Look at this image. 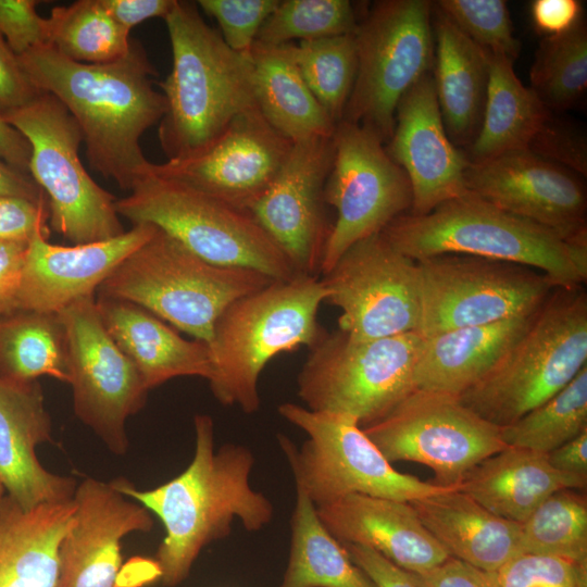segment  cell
<instances>
[{"mask_svg":"<svg viewBox=\"0 0 587 587\" xmlns=\"http://www.w3.org/2000/svg\"><path fill=\"white\" fill-rule=\"evenodd\" d=\"M29 82L54 96L76 121L90 166L130 191L151 166L141 148L143 133L166 112L153 88L158 73L143 47L132 41L121 59L75 62L47 45L17 55Z\"/></svg>","mask_w":587,"mask_h":587,"instance_id":"6da1fadb","label":"cell"},{"mask_svg":"<svg viewBox=\"0 0 587 587\" xmlns=\"http://www.w3.org/2000/svg\"><path fill=\"white\" fill-rule=\"evenodd\" d=\"M195 453L190 464L171 480L139 490L124 477L111 484L162 522L165 536L155 560L166 587L182 584L204 547L227 537L238 520L247 532L271 523L270 499L252 488L254 455L246 446L214 447V423L208 414L193 417Z\"/></svg>","mask_w":587,"mask_h":587,"instance_id":"7a4b0ae2","label":"cell"},{"mask_svg":"<svg viewBox=\"0 0 587 587\" xmlns=\"http://www.w3.org/2000/svg\"><path fill=\"white\" fill-rule=\"evenodd\" d=\"M173 65L158 83L166 100L159 122L167 161L207 150L241 112L257 107L249 53L233 51L195 2L176 0L164 18Z\"/></svg>","mask_w":587,"mask_h":587,"instance_id":"3957f363","label":"cell"},{"mask_svg":"<svg viewBox=\"0 0 587 587\" xmlns=\"http://www.w3.org/2000/svg\"><path fill=\"white\" fill-rule=\"evenodd\" d=\"M326 289L316 276L273 280L246 295L218 316L208 344L214 398L247 414L261 405L259 378L277 354L312 347L322 336L316 315Z\"/></svg>","mask_w":587,"mask_h":587,"instance_id":"277c9868","label":"cell"},{"mask_svg":"<svg viewBox=\"0 0 587 587\" xmlns=\"http://www.w3.org/2000/svg\"><path fill=\"white\" fill-rule=\"evenodd\" d=\"M587 365V294L557 287L516 344L460 401L503 427L564 388Z\"/></svg>","mask_w":587,"mask_h":587,"instance_id":"5b68a950","label":"cell"},{"mask_svg":"<svg viewBox=\"0 0 587 587\" xmlns=\"http://www.w3.org/2000/svg\"><path fill=\"white\" fill-rule=\"evenodd\" d=\"M273 280L253 270L211 264L157 227L98 291L133 302L209 344L218 316L229 304Z\"/></svg>","mask_w":587,"mask_h":587,"instance_id":"8992f818","label":"cell"},{"mask_svg":"<svg viewBox=\"0 0 587 587\" xmlns=\"http://www.w3.org/2000/svg\"><path fill=\"white\" fill-rule=\"evenodd\" d=\"M382 234L414 261L447 253L464 254L535 268L559 287L580 286L587 280L558 235L469 190L427 214H402Z\"/></svg>","mask_w":587,"mask_h":587,"instance_id":"52a82bcc","label":"cell"},{"mask_svg":"<svg viewBox=\"0 0 587 587\" xmlns=\"http://www.w3.org/2000/svg\"><path fill=\"white\" fill-rule=\"evenodd\" d=\"M151 166L127 197L116 200L118 215L133 225H154L214 265L249 268L275 280L299 275L249 211Z\"/></svg>","mask_w":587,"mask_h":587,"instance_id":"ba28073f","label":"cell"},{"mask_svg":"<svg viewBox=\"0 0 587 587\" xmlns=\"http://www.w3.org/2000/svg\"><path fill=\"white\" fill-rule=\"evenodd\" d=\"M278 413L308 438L298 449L287 437L279 445L296 488L321 507L359 494L411 502L457 487H442L394 469L352 417L312 411L285 402Z\"/></svg>","mask_w":587,"mask_h":587,"instance_id":"9c48e42d","label":"cell"},{"mask_svg":"<svg viewBox=\"0 0 587 587\" xmlns=\"http://www.w3.org/2000/svg\"><path fill=\"white\" fill-rule=\"evenodd\" d=\"M424 344L417 333L354 339L323 332L298 375L305 408L342 414L361 427L389 413L414 390V369Z\"/></svg>","mask_w":587,"mask_h":587,"instance_id":"30bf717a","label":"cell"},{"mask_svg":"<svg viewBox=\"0 0 587 587\" xmlns=\"http://www.w3.org/2000/svg\"><path fill=\"white\" fill-rule=\"evenodd\" d=\"M30 146L29 175L43 191L51 228L74 245L103 241L125 229L116 198L86 172L78 149L80 129L66 108L41 92L3 117Z\"/></svg>","mask_w":587,"mask_h":587,"instance_id":"8fae6325","label":"cell"},{"mask_svg":"<svg viewBox=\"0 0 587 587\" xmlns=\"http://www.w3.org/2000/svg\"><path fill=\"white\" fill-rule=\"evenodd\" d=\"M433 8L428 0H380L359 20L357 74L344 121L389 141L400 99L434 62Z\"/></svg>","mask_w":587,"mask_h":587,"instance_id":"7c38bea8","label":"cell"},{"mask_svg":"<svg viewBox=\"0 0 587 587\" xmlns=\"http://www.w3.org/2000/svg\"><path fill=\"white\" fill-rule=\"evenodd\" d=\"M423 337L537 312L557 286L535 268L464 254L416 261Z\"/></svg>","mask_w":587,"mask_h":587,"instance_id":"4fadbf2b","label":"cell"},{"mask_svg":"<svg viewBox=\"0 0 587 587\" xmlns=\"http://www.w3.org/2000/svg\"><path fill=\"white\" fill-rule=\"evenodd\" d=\"M390 462L429 467L442 487H457L480 461L508 447L500 427L458 396L414 389L380 420L362 427Z\"/></svg>","mask_w":587,"mask_h":587,"instance_id":"5bb4252c","label":"cell"},{"mask_svg":"<svg viewBox=\"0 0 587 587\" xmlns=\"http://www.w3.org/2000/svg\"><path fill=\"white\" fill-rule=\"evenodd\" d=\"M334 160L324 201L335 208L320 273L325 275L353 243L382 233L412 208V188L383 140L370 128L340 121L333 134Z\"/></svg>","mask_w":587,"mask_h":587,"instance_id":"9a60e30c","label":"cell"},{"mask_svg":"<svg viewBox=\"0 0 587 587\" xmlns=\"http://www.w3.org/2000/svg\"><path fill=\"white\" fill-rule=\"evenodd\" d=\"M75 415L116 455L128 451L126 421L146 403L148 389L134 363L108 333L93 296L61 310Z\"/></svg>","mask_w":587,"mask_h":587,"instance_id":"2e32d148","label":"cell"},{"mask_svg":"<svg viewBox=\"0 0 587 587\" xmlns=\"http://www.w3.org/2000/svg\"><path fill=\"white\" fill-rule=\"evenodd\" d=\"M321 280L327 292L325 302L341 310L338 329L349 337L419 333L417 263L382 233L353 243Z\"/></svg>","mask_w":587,"mask_h":587,"instance_id":"e0dca14e","label":"cell"},{"mask_svg":"<svg viewBox=\"0 0 587 587\" xmlns=\"http://www.w3.org/2000/svg\"><path fill=\"white\" fill-rule=\"evenodd\" d=\"M333 160V136L294 142L278 174L249 210L299 275L320 272L332 227L324 187Z\"/></svg>","mask_w":587,"mask_h":587,"instance_id":"ac0fdd59","label":"cell"},{"mask_svg":"<svg viewBox=\"0 0 587 587\" xmlns=\"http://www.w3.org/2000/svg\"><path fill=\"white\" fill-rule=\"evenodd\" d=\"M466 189L566 241L587 230V197L576 173L528 150L469 162Z\"/></svg>","mask_w":587,"mask_h":587,"instance_id":"d6986e66","label":"cell"},{"mask_svg":"<svg viewBox=\"0 0 587 587\" xmlns=\"http://www.w3.org/2000/svg\"><path fill=\"white\" fill-rule=\"evenodd\" d=\"M292 145L253 107L238 114L200 154L152 163L151 168L249 211L278 174Z\"/></svg>","mask_w":587,"mask_h":587,"instance_id":"ffe728a7","label":"cell"},{"mask_svg":"<svg viewBox=\"0 0 587 587\" xmlns=\"http://www.w3.org/2000/svg\"><path fill=\"white\" fill-rule=\"evenodd\" d=\"M387 143V153L405 172L411 184L409 213L427 214L467 192L464 171L469 160L448 137L430 72L400 99L394 133Z\"/></svg>","mask_w":587,"mask_h":587,"instance_id":"44dd1931","label":"cell"},{"mask_svg":"<svg viewBox=\"0 0 587 587\" xmlns=\"http://www.w3.org/2000/svg\"><path fill=\"white\" fill-rule=\"evenodd\" d=\"M74 522L59 550L57 587H115L121 540L153 527L150 511L112 484L92 477L76 486Z\"/></svg>","mask_w":587,"mask_h":587,"instance_id":"7402d4cb","label":"cell"},{"mask_svg":"<svg viewBox=\"0 0 587 587\" xmlns=\"http://www.w3.org/2000/svg\"><path fill=\"white\" fill-rule=\"evenodd\" d=\"M155 229L151 224H137L114 238L73 246L53 245L47 240L49 232L36 233L27 248L17 310L59 313L74 301L93 296Z\"/></svg>","mask_w":587,"mask_h":587,"instance_id":"603a6c76","label":"cell"},{"mask_svg":"<svg viewBox=\"0 0 587 587\" xmlns=\"http://www.w3.org/2000/svg\"><path fill=\"white\" fill-rule=\"evenodd\" d=\"M51 435L38 380L16 383L0 377V485L25 511L73 499L76 480L51 473L36 455V448L51 441Z\"/></svg>","mask_w":587,"mask_h":587,"instance_id":"cb8c5ba5","label":"cell"},{"mask_svg":"<svg viewBox=\"0 0 587 587\" xmlns=\"http://www.w3.org/2000/svg\"><path fill=\"white\" fill-rule=\"evenodd\" d=\"M316 512L340 544L370 548L409 572L424 573L449 558L410 502L353 494Z\"/></svg>","mask_w":587,"mask_h":587,"instance_id":"d4e9b609","label":"cell"},{"mask_svg":"<svg viewBox=\"0 0 587 587\" xmlns=\"http://www.w3.org/2000/svg\"><path fill=\"white\" fill-rule=\"evenodd\" d=\"M108 333L138 370L148 390L179 376H211L208 344L179 336L163 320L126 300L99 296Z\"/></svg>","mask_w":587,"mask_h":587,"instance_id":"484cf974","label":"cell"},{"mask_svg":"<svg viewBox=\"0 0 587 587\" xmlns=\"http://www.w3.org/2000/svg\"><path fill=\"white\" fill-rule=\"evenodd\" d=\"M432 28L433 82L441 118L451 142L465 151L483 121L489 80L488 54L437 8Z\"/></svg>","mask_w":587,"mask_h":587,"instance_id":"4316f807","label":"cell"},{"mask_svg":"<svg viewBox=\"0 0 587 587\" xmlns=\"http://www.w3.org/2000/svg\"><path fill=\"white\" fill-rule=\"evenodd\" d=\"M449 557L494 573L521 551V524L500 517L458 488L410 502Z\"/></svg>","mask_w":587,"mask_h":587,"instance_id":"83f0119b","label":"cell"},{"mask_svg":"<svg viewBox=\"0 0 587 587\" xmlns=\"http://www.w3.org/2000/svg\"><path fill=\"white\" fill-rule=\"evenodd\" d=\"M537 312L424 337L414 369V389L459 397L505 355L528 329Z\"/></svg>","mask_w":587,"mask_h":587,"instance_id":"f1b7e54d","label":"cell"},{"mask_svg":"<svg viewBox=\"0 0 587 587\" xmlns=\"http://www.w3.org/2000/svg\"><path fill=\"white\" fill-rule=\"evenodd\" d=\"M587 477L553 469L547 453L505 447L471 469L457 488L494 514L523 523L550 495L585 490Z\"/></svg>","mask_w":587,"mask_h":587,"instance_id":"f546056e","label":"cell"},{"mask_svg":"<svg viewBox=\"0 0 587 587\" xmlns=\"http://www.w3.org/2000/svg\"><path fill=\"white\" fill-rule=\"evenodd\" d=\"M74 513L73 499L25 511L0 496V587H57L58 550Z\"/></svg>","mask_w":587,"mask_h":587,"instance_id":"4dcf8cb0","label":"cell"},{"mask_svg":"<svg viewBox=\"0 0 587 587\" xmlns=\"http://www.w3.org/2000/svg\"><path fill=\"white\" fill-rule=\"evenodd\" d=\"M250 58L257 107L277 132L292 142L333 136L336 124L304 83L288 43L255 41Z\"/></svg>","mask_w":587,"mask_h":587,"instance_id":"1f68e13d","label":"cell"},{"mask_svg":"<svg viewBox=\"0 0 587 587\" xmlns=\"http://www.w3.org/2000/svg\"><path fill=\"white\" fill-rule=\"evenodd\" d=\"M489 80L479 132L463 151L469 162H480L507 152L527 150L552 112L532 88L524 86L509 58L487 51Z\"/></svg>","mask_w":587,"mask_h":587,"instance_id":"d6a6232c","label":"cell"},{"mask_svg":"<svg viewBox=\"0 0 587 587\" xmlns=\"http://www.w3.org/2000/svg\"><path fill=\"white\" fill-rule=\"evenodd\" d=\"M288 565L279 587H376L321 522L315 504L296 488Z\"/></svg>","mask_w":587,"mask_h":587,"instance_id":"836d02e7","label":"cell"},{"mask_svg":"<svg viewBox=\"0 0 587 587\" xmlns=\"http://www.w3.org/2000/svg\"><path fill=\"white\" fill-rule=\"evenodd\" d=\"M43 375L68 382L67 339L59 314L17 310L0 317V377L29 383Z\"/></svg>","mask_w":587,"mask_h":587,"instance_id":"e575fe53","label":"cell"},{"mask_svg":"<svg viewBox=\"0 0 587 587\" xmlns=\"http://www.w3.org/2000/svg\"><path fill=\"white\" fill-rule=\"evenodd\" d=\"M129 33L108 13L101 0H78L52 8L47 18V46L75 62L102 64L123 58Z\"/></svg>","mask_w":587,"mask_h":587,"instance_id":"d590c367","label":"cell"},{"mask_svg":"<svg viewBox=\"0 0 587 587\" xmlns=\"http://www.w3.org/2000/svg\"><path fill=\"white\" fill-rule=\"evenodd\" d=\"M532 89L550 112L573 108L587 87V27L583 17L569 30L546 36L529 72Z\"/></svg>","mask_w":587,"mask_h":587,"instance_id":"8d00e7d4","label":"cell"},{"mask_svg":"<svg viewBox=\"0 0 587 587\" xmlns=\"http://www.w3.org/2000/svg\"><path fill=\"white\" fill-rule=\"evenodd\" d=\"M587 429V365L559 392L500 427L509 447L548 453Z\"/></svg>","mask_w":587,"mask_h":587,"instance_id":"74e56055","label":"cell"},{"mask_svg":"<svg viewBox=\"0 0 587 587\" xmlns=\"http://www.w3.org/2000/svg\"><path fill=\"white\" fill-rule=\"evenodd\" d=\"M288 45L304 83L337 125L344 117L357 74L353 34Z\"/></svg>","mask_w":587,"mask_h":587,"instance_id":"f35d334b","label":"cell"},{"mask_svg":"<svg viewBox=\"0 0 587 587\" xmlns=\"http://www.w3.org/2000/svg\"><path fill=\"white\" fill-rule=\"evenodd\" d=\"M521 551L587 562L586 495L562 489L546 498L521 523Z\"/></svg>","mask_w":587,"mask_h":587,"instance_id":"ab89813d","label":"cell"},{"mask_svg":"<svg viewBox=\"0 0 587 587\" xmlns=\"http://www.w3.org/2000/svg\"><path fill=\"white\" fill-rule=\"evenodd\" d=\"M360 17L348 0H279L260 28L257 42L280 46L354 34Z\"/></svg>","mask_w":587,"mask_h":587,"instance_id":"60d3db41","label":"cell"},{"mask_svg":"<svg viewBox=\"0 0 587 587\" xmlns=\"http://www.w3.org/2000/svg\"><path fill=\"white\" fill-rule=\"evenodd\" d=\"M436 8L463 34L486 51L512 60L522 45L514 29L507 2L503 0H439Z\"/></svg>","mask_w":587,"mask_h":587,"instance_id":"b9f144b4","label":"cell"},{"mask_svg":"<svg viewBox=\"0 0 587 587\" xmlns=\"http://www.w3.org/2000/svg\"><path fill=\"white\" fill-rule=\"evenodd\" d=\"M498 587H587V562L520 553L491 573Z\"/></svg>","mask_w":587,"mask_h":587,"instance_id":"7bdbcfd3","label":"cell"},{"mask_svg":"<svg viewBox=\"0 0 587 587\" xmlns=\"http://www.w3.org/2000/svg\"><path fill=\"white\" fill-rule=\"evenodd\" d=\"M279 0H199L205 14L213 17L225 43L235 52L249 53L265 20Z\"/></svg>","mask_w":587,"mask_h":587,"instance_id":"ee69618b","label":"cell"},{"mask_svg":"<svg viewBox=\"0 0 587 587\" xmlns=\"http://www.w3.org/2000/svg\"><path fill=\"white\" fill-rule=\"evenodd\" d=\"M527 150L580 176H587L586 136L579 128L563 120L551 115L535 135Z\"/></svg>","mask_w":587,"mask_h":587,"instance_id":"f6af8a7d","label":"cell"},{"mask_svg":"<svg viewBox=\"0 0 587 587\" xmlns=\"http://www.w3.org/2000/svg\"><path fill=\"white\" fill-rule=\"evenodd\" d=\"M37 3L0 0V35L16 55L47 43V18L37 13Z\"/></svg>","mask_w":587,"mask_h":587,"instance_id":"bcb514c9","label":"cell"},{"mask_svg":"<svg viewBox=\"0 0 587 587\" xmlns=\"http://www.w3.org/2000/svg\"><path fill=\"white\" fill-rule=\"evenodd\" d=\"M47 200L34 202L16 197H0V240L29 242L38 232H49Z\"/></svg>","mask_w":587,"mask_h":587,"instance_id":"7dc6e473","label":"cell"},{"mask_svg":"<svg viewBox=\"0 0 587 587\" xmlns=\"http://www.w3.org/2000/svg\"><path fill=\"white\" fill-rule=\"evenodd\" d=\"M40 93L25 75L17 55L0 35V115L4 117L27 105Z\"/></svg>","mask_w":587,"mask_h":587,"instance_id":"c3c4849f","label":"cell"},{"mask_svg":"<svg viewBox=\"0 0 587 587\" xmlns=\"http://www.w3.org/2000/svg\"><path fill=\"white\" fill-rule=\"evenodd\" d=\"M342 545L376 587H425L415 573L399 567L376 551L359 545Z\"/></svg>","mask_w":587,"mask_h":587,"instance_id":"681fc988","label":"cell"},{"mask_svg":"<svg viewBox=\"0 0 587 587\" xmlns=\"http://www.w3.org/2000/svg\"><path fill=\"white\" fill-rule=\"evenodd\" d=\"M28 243L0 240V317L17 311V294Z\"/></svg>","mask_w":587,"mask_h":587,"instance_id":"f907efd6","label":"cell"},{"mask_svg":"<svg viewBox=\"0 0 587 587\" xmlns=\"http://www.w3.org/2000/svg\"><path fill=\"white\" fill-rule=\"evenodd\" d=\"M416 576L425 587H498L491 573L452 557Z\"/></svg>","mask_w":587,"mask_h":587,"instance_id":"816d5d0a","label":"cell"},{"mask_svg":"<svg viewBox=\"0 0 587 587\" xmlns=\"http://www.w3.org/2000/svg\"><path fill=\"white\" fill-rule=\"evenodd\" d=\"M530 16L540 34L559 35L583 17L582 3L577 0H535L530 5Z\"/></svg>","mask_w":587,"mask_h":587,"instance_id":"f5cc1de1","label":"cell"},{"mask_svg":"<svg viewBox=\"0 0 587 587\" xmlns=\"http://www.w3.org/2000/svg\"><path fill=\"white\" fill-rule=\"evenodd\" d=\"M108 13L126 32L153 17L168 14L176 0H101Z\"/></svg>","mask_w":587,"mask_h":587,"instance_id":"db71d44e","label":"cell"},{"mask_svg":"<svg viewBox=\"0 0 587 587\" xmlns=\"http://www.w3.org/2000/svg\"><path fill=\"white\" fill-rule=\"evenodd\" d=\"M547 459L559 472L587 477V429L548 452Z\"/></svg>","mask_w":587,"mask_h":587,"instance_id":"11a10c76","label":"cell"},{"mask_svg":"<svg viewBox=\"0 0 587 587\" xmlns=\"http://www.w3.org/2000/svg\"><path fill=\"white\" fill-rule=\"evenodd\" d=\"M0 160L29 175L30 146L26 138L1 115Z\"/></svg>","mask_w":587,"mask_h":587,"instance_id":"9f6ffc18","label":"cell"},{"mask_svg":"<svg viewBox=\"0 0 587 587\" xmlns=\"http://www.w3.org/2000/svg\"><path fill=\"white\" fill-rule=\"evenodd\" d=\"M0 197H16L34 202L47 200L30 175L17 171L0 160Z\"/></svg>","mask_w":587,"mask_h":587,"instance_id":"6f0895ef","label":"cell"},{"mask_svg":"<svg viewBox=\"0 0 587 587\" xmlns=\"http://www.w3.org/2000/svg\"><path fill=\"white\" fill-rule=\"evenodd\" d=\"M161 578V570L157 560L133 559L123 571H120L115 587H140Z\"/></svg>","mask_w":587,"mask_h":587,"instance_id":"680465c9","label":"cell"},{"mask_svg":"<svg viewBox=\"0 0 587 587\" xmlns=\"http://www.w3.org/2000/svg\"><path fill=\"white\" fill-rule=\"evenodd\" d=\"M4 494V489L3 487L0 485V496H2Z\"/></svg>","mask_w":587,"mask_h":587,"instance_id":"91938a15","label":"cell"}]
</instances>
